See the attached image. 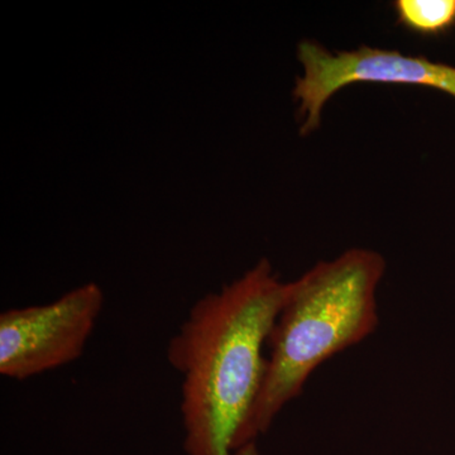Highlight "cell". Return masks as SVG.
Listing matches in <instances>:
<instances>
[{"label":"cell","instance_id":"6da1fadb","mask_svg":"<svg viewBox=\"0 0 455 455\" xmlns=\"http://www.w3.org/2000/svg\"><path fill=\"white\" fill-rule=\"evenodd\" d=\"M286 283L268 259L206 293L188 311L167 346V361L181 376L187 455L238 454L236 444L265 376L269 333Z\"/></svg>","mask_w":455,"mask_h":455},{"label":"cell","instance_id":"7a4b0ae2","mask_svg":"<svg viewBox=\"0 0 455 455\" xmlns=\"http://www.w3.org/2000/svg\"><path fill=\"white\" fill-rule=\"evenodd\" d=\"M385 268L381 254L353 248L286 283L267 340L262 386L239 435L238 454L257 453L256 439L300 396L317 367L373 333L379 325L377 287Z\"/></svg>","mask_w":455,"mask_h":455},{"label":"cell","instance_id":"3957f363","mask_svg":"<svg viewBox=\"0 0 455 455\" xmlns=\"http://www.w3.org/2000/svg\"><path fill=\"white\" fill-rule=\"evenodd\" d=\"M103 305V290L89 283L50 304L3 311L0 374L25 381L82 357Z\"/></svg>","mask_w":455,"mask_h":455},{"label":"cell","instance_id":"277c9868","mask_svg":"<svg viewBox=\"0 0 455 455\" xmlns=\"http://www.w3.org/2000/svg\"><path fill=\"white\" fill-rule=\"evenodd\" d=\"M304 76L296 79L293 98L304 118L301 136L319 128L326 101L355 83L400 84L425 86L455 98V68L430 61L425 56H407L397 51L361 46L348 52L331 53L313 41L299 44Z\"/></svg>","mask_w":455,"mask_h":455},{"label":"cell","instance_id":"5b68a950","mask_svg":"<svg viewBox=\"0 0 455 455\" xmlns=\"http://www.w3.org/2000/svg\"><path fill=\"white\" fill-rule=\"evenodd\" d=\"M397 23L424 37H438L455 27V0H397Z\"/></svg>","mask_w":455,"mask_h":455}]
</instances>
